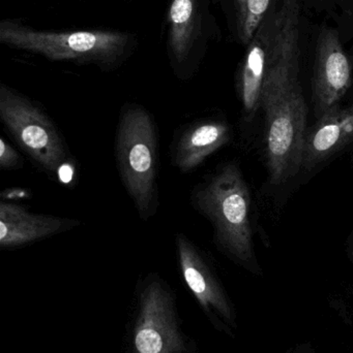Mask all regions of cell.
<instances>
[{
    "label": "cell",
    "mask_w": 353,
    "mask_h": 353,
    "mask_svg": "<svg viewBox=\"0 0 353 353\" xmlns=\"http://www.w3.org/2000/svg\"><path fill=\"white\" fill-rule=\"evenodd\" d=\"M298 6L283 0L261 91L267 122L269 183L282 185L302 169L307 105L298 82Z\"/></svg>",
    "instance_id": "obj_1"
},
{
    "label": "cell",
    "mask_w": 353,
    "mask_h": 353,
    "mask_svg": "<svg viewBox=\"0 0 353 353\" xmlns=\"http://www.w3.org/2000/svg\"><path fill=\"white\" fill-rule=\"evenodd\" d=\"M0 43L51 61L93 65L106 72L122 68L134 55L139 45L138 37L130 31L44 30L20 19L0 21Z\"/></svg>",
    "instance_id": "obj_2"
},
{
    "label": "cell",
    "mask_w": 353,
    "mask_h": 353,
    "mask_svg": "<svg viewBox=\"0 0 353 353\" xmlns=\"http://www.w3.org/2000/svg\"><path fill=\"white\" fill-rule=\"evenodd\" d=\"M190 203L211 222L219 250L234 263L256 271L252 199L238 165L229 163L218 168L193 188Z\"/></svg>",
    "instance_id": "obj_3"
},
{
    "label": "cell",
    "mask_w": 353,
    "mask_h": 353,
    "mask_svg": "<svg viewBox=\"0 0 353 353\" xmlns=\"http://www.w3.org/2000/svg\"><path fill=\"white\" fill-rule=\"evenodd\" d=\"M159 146L153 115L143 105L126 103L118 118L114 153L120 180L143 221L159 209Z\"/></svg>",
    "instance_id": "obj_4"
},
{
    "label": "cell",
    "mask_w": 353,
    "mask_h": 353,
    "mask_svg": "<svg viewBox=\"0 0 353 353\" xmlns=\"http://www.w3.org/2000/svg\"><path fill=\"white\" fill-rule=\"evenodd\" d=\"M0 121L30 161L54 182L74 184L76 159L57 126L26 95L0 85Z\"/></svg>",
    "instance_id": "obj_5"
},
{
    "label": "cell",
    "mask_w": 353,
    "mask_h": 353,
    "mask_svg": "<svg viewBox=\"0 0 353 353\" xmlns=\"http://www.w3.org/2000/svg\"><path fill=\"white\" fill-rule=\"evenodd\" d=\"M182 329L175 292L158 273L139 281L126 353H196Z\"/></svg>",
    "instance_id": "obj_6"
},
{
    "label": "cell",
    "mask_w": 353,
    "mask_h": 353,
    "mask_svg": "<svg viewBox=\"0 0 353 353\" xmlns=\"http://www.w3.org/2000/svg\"><path fill=\"white\" fill-rule=\"evenodd\" d=\"M211 0H170L165 14L166 52L174 76L189 81L198 72L209 41L217 37Z\"/></svg>",
    "instance_id": "obj_7"
},
{
    "label": "cell",
    "mask_w": 353,
    "mask_h": 353,
    "mask_svg": "<svg viewBox=\"0 0 353 353\" xmlns=\"http://www.w3.org/2000/svg\"><path fill=\"white\" fill-rule=\"evenodd\" d=\"M174 243L184 283L213 327L231 334L236 327L233 307L207 257L184 232L175 234Z\"/></svg>",
    "instance_id": "obj_8"
},
{
    "label": "cell",
    "mask_w": 353,
    "mask_h": 353,
    "mask_svg": "<svg viewBox=\"0 0 353 353\" xmlns=\"http://www.w3.org/2000/svg\"><path fill=\"white\" fill-rule=\"evenodd\" d=\"M352 68L335 31H323L317 46L314 97L317 118L336 108L350 85Z\"/></svg>",
    "instance_id": "obj_9"
},
{
    "label": "cell",
    "mask_w": 353,
    "mask_h": 353,
    "mask_svg": "<svg viewBox=\"0 0 353 353\" xmlns=\"http://www.w3.org/2000/svg\"><path fill=\"white\" fill-rule=\"evenodd\" d=\"M81 225L73 218L31 213L27 208L0 201V248H20Z\"/></svg>",
    "instance_id": "obj_10"
},
{
    "label": "cell",
    "mask_w": 353,
    "mask_h": 353,
    "mask_svg": "<svg viewBox=\"0 0 353 353\" xmlns=\"http://www.w3.org/2000/svg\"><path fill=\"white\" fill-rule=\"evenodd\" d=\"M231 139V128L225 120L209 117L187 124L174 137L170 147L171 163L182 174L198 169Z\"/></svg>",
    "instance_id": "obj_11"
},
{
    "label": "cell",
    "mask_w": 353,
    "mask_h": 353,
    "mask_svg": "<svg viewBox=\"0 0 353 353\" xmlns=\"http://www.w3.org/2000/svg\"><path fill=\"white\" fill-rule=\"evenodd\" d=\"M276 23L277 14L271 18L265 17L249 43L250 46L246 59L240 70L238 91L242 101V113L247 120L254 117L261 103V91Z\"/></svg>",
    "instance_id": "obj_12"
},
{
    "label": "cell",
    "mask_w": 353,
    "mask_h": 353,
    "mask_svg": "<svg viewBox=\"0 0 353 353\" xmlns=\"http://www.w3.org/2000/svg\"><path fill=\"white\" fill-rule=\"evenodd\" d=\"M353 139V108H334L305 137L302 169L311 170Z\"/></svg>",
    "instance_id": "obj_13"
},
{
    "label": "cell",
    "mask_w": 353,
    "mask_h": 353,
    "mask_svg": "<svg viewBox=\"0 0 353 353\" xmlns=\"http://www.w3.org/2000/svg\"><path fill=\"white\" fill-rule=\"evenodd\" d=\"M271 0H247L244 19L238 37L242 43H250L263 21L267 16Z\"/></svg>",
    "instance_id": "obj_14"
},
{
    "label": "cell",
    "mask_w": 353,
    "mask_h": 353,
    "mask_svg": "<svg viewBox=\"0 0 353 353\" xmlns=\"http://www.w3.org/2000/svg\"><path fill=\"white\" fill-rule=\"evenodd\" d=\"M25 163L20 153L2 137L0 139V169L2 171H17L23 169Z\"/></svg>",
    "instance_id": "obj_15"
},
{
    "label": "cell",
    "mask_w": 353,
    "mask_h": 353,
    "mask_svg": "<svg viewBox=\"0 0 353 353\" xmlns=\"http://www.w3.org/2000/svg\"><path fill=\"white\" fill-rule=\"evenodd\" d=\"M215 1L220 2L223 6L224 10L231 20L232 28L238 34V29L244 19L247 0H215Z\"/></svg>",
    "instance_id": "obj_16"
},
{
    "label": "cell",
    "mask_w": 353,
    "mask_h": 353,
    "mask_svg": "<svg viewBox=\"0 0 353 353\" xmlns=\"http://www.w3.org/2000/svg\"><path fill=\"white\" fill-rule=\"evenodd\" d=\"M352 253H353V241H352Z\"/></svg>",
    "instance_id": "obj_17"
}]
</instances>
